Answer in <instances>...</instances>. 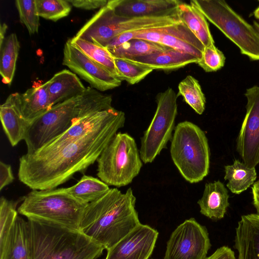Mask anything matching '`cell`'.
Listing matches in <instances>:
<instances>
[{
  "label": "cell",
  "instance_id": "1",
  "mask_svg": "<svg viewBox=\"0 0 259 259\" xmlns=\"http://www.w3.org/2000/svg\"><path fill=\"white\" fill-rule=\"evenodd\" d=\"M125 121L124 113L114 109L101 125L84 137L25 154L19 159V181L32 190L55 189L94 164Z\"/></svg>",
  "mask_w": 259,
  "mask_h": 259
},
{
  "label": "cell",
  "instance_id": "2",
  "mask_svg": "<svg viewBox=\"0 0 259 259\" xmlns=\"http://www.w3.org/2000/svg\"><path fill=\"white\" fill-rule=\"evenodd\" d=\"M136 202L131 188L124 193L110 188L86 205L79 231L108 250L141 224Z\"/></svg>",
  "mask_w": 259,
  "mask_h": 259
},
{
  "label": "cell",
  "instance_id": "3",
  "mask_svg": "<svg viewBox=\"0 0 259 259\" xmlns=\"http://www.w3.org/2000/svg\"><path fill=\"white\" fill-rule=\"evenodd\" d=\"M31 259H97L104 247L80 231L27 219Z\"/></svg>",
  "mask_w": 259,
  "mask_h": 259
},
{
  "label": "cell",
  "instance_id": "4",
  "mask_svg": "<svg viewBox=\"0 0 259 259\" xmlns=\"http://www.w3.org/2000/svg\"><path fill=\"white\" fill-rule=\"evenodd\" d=\"M87 204L75 199L65 188L32 190L24 197L18 212L27 219L79 230L81 218Z\"/></svg>",
  "mask_w": 259,
  "mask_h": 259
},
{
  "label": "cell",
  "instance_id": "5",
  "mask_svg": "<svg viewBox=\"0 0 259 259\" xmlns=\"http://www.w3.org/2000/svg\"><path fill=\"white\" fill-rule=\"evenodd\" d=\"M171 159L185 180L190 183L201 181L208 174L210 150L205 133L188 121L178 123L171 140Z\"/></svg>",
  "mask_w": 259,
  "mask_h": 259
},
{
  "label": "cell",
  "instance_id": "6",
  "mask_svg": "<svg viewBox=\"0 0 259 259\" xmlns=\"http://www.w3.org/2000/svg\"><path fill=\"white\" fill-rule=\"evenodd\" d=\"M97 176L108 186L121 187L131 183L143 165L134 139L126 133H117L97 160Z\"/></svg>",
  "mask_w": 259,
  "mask_h": 259
},
{
  "label": "cell",
  "instance_id": "7",
  "mask_svg": "<svg viewBox=\"0 0 259 259\" xmlns=\"http://www.w3.org/2000/svg\"><path fill=\"white\" fill-rule=\"evenodd\" d=\"M94 113L80 100V96L53 106L29 123L24 139L26 153H35L79 120Z\"/></svg>",
  "mask_w": 259,
  "mask_h": 259
},
{
  "label": "cell",
  "instance_id": "8",
  "mask_svg": "<svg viewBox=\"0 0 259 259\" xmlns=\"http://www.w3.org/2000/svg\"><path fill=\"white\" fill-rule=\"evenodd\" d=\"M205 17L250 60L259 61V35L253 26L224 0H192Z\"/></svg>",
  "mask_w": 259,
  "mask_h": 259
},
{
  "label": "cell",
  "instance_id": "9",
  "mask_svg": "<svg viewBox=\"0 0 259 259\" xmlns=\"http://www.w3.org/2000/svg\"><path fill=\"white\" fill-rule=\"evenodd\" d=\"M178 97L171 88L159 93L156 97V109L141 138L139 149L145 164L153 162L172 139L178 113Z\"/></svg>",
  "mask_w": 259,
  "mask_h": 259
},
{
  "label": "cell",
  "instance_id": "10",
  "mask_svg": "<svg viewBox=\"0 0 259 259\" xmlns=\"http://www.w3.org/2000/svg\"><path fill=\"white\" fill-rule=\"evenodd\" d=\"M210 246L207 229L190 218L171 234L164 259H205Z\"/></svg>",
  "mask_w": 259,
  "mask_h": 259
},
{
  "label": "cell",
  "instance_id": "11",
  "mask_svg": "<svg viewBox=\"0 0 259 259\" xmlns=\"http://www.w3.org/2000/svg\"><path fill=\"white\" fill-rule=\"evenodd\" d=\"M246 114L236 141L237 150L248 167L259 164V86L246 89Z\"/></svg>",
  "mask_w": 259,
  "mask_h": 259
},
{
  "label": "cell",
  "instance_id": "12",
  "mask_svg": "<svg viewBox=\"0 0 259 259\" xmlns=\"http://www.w3.org/2000/svg\"><path fill=\"white\" fill-rule=\"evenodd\" d=\"M62 64L99 91L113 89L121 84V80L71 45L69 40L64 47Z\"/></svg>",
  "mask_w": 259,
  "mask_h": 259
},
{
  "label": "cell",
  "instance_id": "13",
  "mask_svg": "<svg viewBox=\"0 0 259 259\" xmlns=\"http://www.w3.org/2000/svg\"><path fill=\"white\" fill-rule=\"evenodd\" d=\"M158 236L157 231L141 223L107 250L105 259H148Z\"/></svg>",
  "mask_w": 259,
  "mask_h": 259
},
{
  "label": "cell",
  "instance_id": "14",
  "mask_svg": "<svg viewBox=\"0 0 259 259\" xmlns=\"http://www.w3.org/2000/svg\"><path fill=\"white\" fill-rule=\"evenodd\" d=\"M152 42L174 49L200 59L204 46L182 22L155 28L150 33Z\"/></svg>",
  "mask_w": 259,
  "mask_h": 259
},
{
  "label": "cell",
  "instance_id": "15",
  "mask_svg": "<svg viewBox=\"0 0 259 259\" xmlns=\"http://www.w3.org/2000/svg\"><path fill=\"white\" fill-rule=\"evenodd\" d=\"M178 0H110L107 6L115 14L125 17H140L165 13L179 6Z\"/></svg>",
  "mask_w": 259,
  "mask_h": 259
},
{
  "label": "cell",
  "instance_id": "16",
  "mask_svg": "<svg viewBox=\"0 0 259 259\" xmlns=\"http://www.w3.org/2000/svg\"><path fill=\"white\" fill-rule=\"evenodd\" d=\"M238 259H259V214L242 215L236 228Z\"/></svg>",
  "mask_w": 259,
  "mask_h": 259
},
{
  "label": "cell",
  "instance_id": "17",
  "mask_svg": "<svg viewBox=\"0 0 259 259\" xmlns=\"http://www.w3.org/2000/svg\"><path fill=\"white\" fill-rule=\"evenodd\" d=\"M18 92L11 94L0 106V118L4 131L12 146L24 140L29 122L23 116Z\"/></svg>",
  "mask_w": 259,
  "mask_h": 259
},
{
  "label": "cell",
  "instance_id": "18",
  "mask_svg": "<svg viewBox=\"0 0 259 259\" xmlns=\"http://www.w3.org/2000/svg\"><path fill=\"white\" fill-rule=\"evenodd\" d=\"M128 60L153 70H163L178 69L199 61L192 55L170 48Z\"/></svg>",
  "mask_w": 259,
  "mask_h": 259
},
{
  "label": "cell",
  "instance_id": "19",
  "mask_svg": "<svg viewBox=\"0 0 259 259\" xmlns=\"http://www.w3.org/2000/svg\"><path fill=\"white\" fill-rule=\"evenodd\" d=\"M229 198L228 190L220 181L206 183L197 202L200 213L210 219H223L229 206Z\"/></svg>",
  "mask_w": 259,
  "mask_h": 259
},
{
  "label": "cell",
  "instance_id": "20",
  "mask_svg": "<svg viewBox=\"0 0 259 259\" xmlns=\"http://www.w3.org/2000/svg\"><path fill=\"white\" fill-rule=\"evenodd\" d=\"M46 83L53 106L80 96L86 89L77 75L67 69L56 73Z\"/></svg>",
  "mask_w": 259,
  "mask_h": 259
},
{
  "label": "cell",
  "instance_id": "21",
  "mask_svg": "<svg viewBox=\"0 0 259 259\" xmlns=\"http://www.w3.org/2000/svg\"><path fill=\"white\" fill-rule=\"evenodd\" d=\"M0 255V259H31L27 221L17 217Z\"/></svg>",
  "mask_w": 259,
  "mask_h": 259
},
{
  "label": "cell",
  "instance_id": "22",
  "mask_svg": "<svg viewBox=\"0 0 259 259\" xmlns=\"http://www.w3.org/2000/svg\"><path fill=\"white\" fill-rule=\"evenodd\" d=\"M19 104L23 116L29 123L48 111L53 105L46 82L19 93Z\"/></svg>",
  "mask_w": 259,
  "mask_h": 259
},
{
  "label": "cell",
  "instance_id": "23",
  "mask_svg": "<svg viewBox=\"0 0 259 259\" xmlns=\"http://www.w3.org/2000/svg\"><path fill=\"white\" fill-rule=\"evenodd\" d=\"M180 18L204 47L214 44L206 18L193 5L182 2L178 6Z\"/></svg>",
  "mask_w": 259,
  "mask_h": 259
},
{
  "label": "cell",
  "instance_id": "24",
  "mask_svg": "<svg viewBox=\"0 0 259 259\" xmlns=\"http://www.w3.org/2000/svg\"><path fill=\"white\" fill-rule=\"evenodd\" d=\"M224 179L228 181L227 188L232 193L239 194L254 183L257 174L255 167H248L239 160L225 166Z\"/></svg>",
  "mask_w": 259,
  "mask_h": 259
},
{
  "label": "cell",
  "instance_id": "25",
  "mask_svg": "<svg viewBox=\"0 0 259 259\" xmlns=\"http://www.w3.org/2000/svg\"><path fill=\"white\" fill-rule=\"evenodd\" d=\"M110 189L109 186L101 180L87 175H83L74 185L65 188L69 194L87 204L102 197Z\"/></svg>",
  "mask_w": 259,
  "mask_h": 259
},
{
  "label": "cell",
  "instance_id": "26",
  "mask_svg": "<svg viewBox=\"0 0 259 259\" xmlns=\"http://www.w3.org/2000/svg\"><path fill=\"white\" fill-rule=\"evenodd\" d=\"M20 48L15 33L7 36L0 45V73L3 82L8 85L11 84L14 76Z\"/></svg>",
  "mask_w": 259,
  "mask_h": 259
},
{
  "label": "cell",
  "instance_id": "27",
  "mask_svg": "<svg viewBox=\"0 0 259 259\" xmlns=\"http://www.w3.org/2000/svg\"><path fill=\"white\" fill-rule=\"evenodd\" d=\"M168 48L161 44L134 38L108 50L114 58L131 59L164 51Z\"/></svg>",
  "mask_w": 259,
  "mask_h": 259
},
{
  "label": "cell",
  "instance_id": "28",
  "mask_svg": "<svg viewBox=\"0 0 259 259\" xmlns=\"http://www.w3.org/2000/svg\"><path fill=\"white\" fill-rule=\"evenodd\" d=\"M69 40L89 58L118 77L114 57L107 48L74 37Z\"/></svg>",
  "mask_w": 259,
  "mask_h": 259
},
{
  "label": "cell",
  "instance_id": "29",
  "mask_svg": "<svg viewBox=\"0 0 259 259\" xmlns=\"http://www.w3.org/2000/svg\"><path fill=\"white\" fill-rule=\"evenodd\" d=\"M178 96L183 97L185 102L197 114L201 115L205 110L206 99L198 81L188 75L178 85Z\"/></svg>",
  "mask_w": 259,
  "mask_h": 259
},
{
  "label": "cell",
  "instance_id": "30",
  "mask_svg": "<svg viewBox=\"0 0 259 259\" xmlns=\"http://www.w3.org/2000/svg\"><path fill=\"white\" fill-rule=\"evenodd\" d=\"M114 60L118 78L130 84L139 82L153 70L128 59L114 58Z\"/></svg>",
  "mask_w": 259,
  "mask_h": 259
},
{
  "label": "cell",
  "instance_id": "31",
  "mask_svg": "<svg viewBox=\"0 0 259 259\" xmlns=\"http://www.w3.org/2000/svg\"><path fill=\"white\" fill-rule=\"evenodd\" d=\"M38 14L46 19L56 21L68 16L71 5L64 0H35Z\"/></svg>",
  "mask_w": 259,
  "mask_h": 259
},
{
  "label": "cell",
  "instance_id": "32",
  "mask_svg": "<svg viewBox=\"0 0 259 259\" xmlns=\"http://www.w3.org/2000/svg\"><path fill=\"white\" fill-rule=\"evenodd\" d=\"M17 203L2 196L0 198V249L4 246L17 218Z\"/></svg>",
  "mask_w": 259,
  "mask_h": 259
},
{
  "label": "cell",
  "instance_id": "33",
  "mask_svg": "<svg viewBox=\"0 0 259 259\" xmlns=\"http://www.w3.org/2000/svg\"><path fill=\"white\" fill-rule=\"evenodd\" d=\"M20 21L28 30L30 34L37 33L39 26L35 0H17L15 1Z\"/></svg>",
  "mask_w": 259,
  "mask_h": 259
},
{
  "label": "cell",
  "instance_id": "34",
  "mask_svg": "<svg viewBox=\"0 0 259 259\" xmlns=\"http://www.w3.org/2000/svg\"><path fill=\"white\" fill-rule=\"evenodd\" d=\"M226 58L223 53L214 45L204 47L200 59L196 63L206 72L216 71L225 64Z\"/></svg>",
  "mask_w": 259,
  "mask_h": 259
},
{
  "label": "cell",
  "instance_id": "35",
  "mask_svg": "<svg viewBox=\"0 0 259 259\" xmlns=\"http://www.w3.org/2000/svg\"><path fill=\"white\" fill-rule=\"evenodd\" d=\"M67 1L71 5L76 8L88 10L101 9L106 6L108 2V1L106 0Z\"/></svg>",
  "mask_w": 259,
  "mask_h": 259
},
{
  "label": "cell",
  "instance_id": "36",
  "mask_svg": "<svg viewBox=\"0 0 259 259\" xmlns=\"http://www.w3.org/2000/svg\"><path fill=\"white\" fill-rule=\"evenodd\" d=\"M14 180L11 166L3 161L0 162V190L12 183Z\"/></svg>",
  "mask_w": 259,
  "mask_h": 259
},
{
  "label": "cell",
  "instance_id": "37",
  "mask_svg": "<svg viewBox=\"0 0 259 259\" xmlns=\"http://www.w3.org/2000/svg\"><path fill=\"white\" fill-rule=\"evenodd\" d=\"M205 259H236L233 251L228 246L218 248L214 253Z\"/></svg>",
  "mask_w": 259,
  "mask_h": 259
},
{
  "label": "cell",
  "instance_id": "38",
  "mask_svg": "<svg viewBox=\"0 0 259 259\" xmlns=\"http://www.w3.org/2000/svg\"><path fill=\"white\" fill-rule=\"evenodd\" d=\"M253 205L257 214H259V180L255 182L252 187Z\"/></svg>",
  "mask_w": 259,
  "mask_h": 259
},
{
  "label": "cell",
  "instance_id": "39",
  "mask_svg": "<svg viewBox=\"0 0 259 259\" xmlns=\"http://www.w3.org/2000/svg\"><path fill=\"white\" fill-rule=\"evenodd\" d=\"M8 26L6 23L1 24L0 27V45H2L5 39V35L6 34Z\"/></svg>",
  "mask_w": 259,
  "mask_h": 259
},
{
  "label": "cell",
  "instance_id": "40",
  "mask_svg": "<svg viewBox=\"0 0 259 259\" xmlns=\"http://www.w3.org/2000/svg\"><path fill=\"white\" fill-rule=\"evenodd\" d=\"M253 26L254 27V28H255V29L256 30L257 33V34L259 35V23H258L257 22H256L255 21H254L253 22Z\"/></svg>",
  "mask_w": 259,
  "mask_h": 259
},
{
  "label": "cell",
  "instance_id": "41",
  "mask_svg": "<svg viewBox=\"0 0 259 259\" xmlns=\"http://www.w3.org/2000/svg\"><path fill=\"white\" fill-rule=\"evenodd\" d=\"M254 17L259 20V6L253 12Z\"/></svg>",
  "mask_w": 259,
  "mask_h": 259
}]
</instances>
